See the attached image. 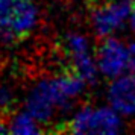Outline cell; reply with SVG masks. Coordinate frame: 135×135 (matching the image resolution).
Listing matches in <instances>:
<instances>
[{
	"label": "cell",
	"instance_id": "obj_11",
	"mask_svg": "<svg viewBox=\"0 0 135 135\" xmlns=\"http://www.w3.org/2000/svg\"><path fill=\"white\" fill-rule=\"evenodd\" d=\"M129 25H131L132 32L135 33V8H134V11L131 12V17H129Z\"/></svg>",
	"mask_w": 135,
	"mask_h": 135
},
{
	"label": "cell",
	"instance_id": "obj_12",
	"mask_svg": "<svg viewBox=\"0 0 135 135\" xmlns=\"http://www.w3.org/2000/svg\"><path fill=\"white\" fill-rule=\"evenodd\" d=\"M123 2H128V3H135V0H123Z\"/></svg>",
	"mask_w": 135,
	"mask_h": 135
},
{
	"label": "cell",
	"instance_id": "obj_4",
	"mask_svg": "<svg viewBox=\"0 0 135 135\" xmlns=\"http://www.w3.org/2000/svg\"><path fill=\"white\" fill-rule=\"evenodd\" d=\"M65 52L71 61L70 68L79 73L86 84H94L97 80V62L90 55V44L80 33H68L65 37Z\"/></svg>",
	"mask_w": 135,
	"mask_h": 135
},
{
	"label": "cell",
	"instance_id": "obj_5",
	"mask_svg": "<svg viewBox=\"0 0 135 135\" xmlns=\"http://www.w3.org/2000/svg\"><path fill=\"white\" fill-rule=\"evenodd\" d=\"M129 65V50L114 37L103 38L97 50V67L106 78H117Z\"/></svg>",
	"mask_w": 135,
	"mask_h": 135
},
{
	"label": "cell",
	"instance_id": "obj_6",
	"mask_svg": "<svg viewBox=\"0 0 135 135\" xmlns=\"http://www.w3.org/2000/svg\"><path fill=\"white\" fill-rule=\"evenodd\" d=\"M26 108L27 112L38 122H47L53 115V111L58 108L53 79H44L32 90L26 102Z\"/></svg>",
	"mask_w": 135,
	"mask_h": 135
},
{
	"label": "cell",
	"instance_id": "obj_9",
	"mask_svg": "<svg viewBox=\"0 0 135 135\" xmlns=\"http://www.w3.org/2000/svg\"><path fill=\"white\" fill-rule=\"evenodd\" d=\"M12 102L14 97L11 91L6 86H0V132H5V129H6V117L9 114L11 106H12Z\"/></svg>",
	"mask_w": 135,
	"mask_h": 135
},
{
	"label": "cell",
	"instance_id": "obj_2",
	"mask_svg": "<svg viewBox=\"0 0 135 135\" xmlns=\"http://www.w3.org/2000/svg\"><path fill=\"white\" fill-rule=\"evenodd\" d=\"M65 132L71 134H102L112 135L122 131V118L112 106L82 108L65 124Z\"/></svg>",
	"mask_w": 135,
	"mask_h": 135
},
{
	"label": "cell",
	"instance_id": "obj_7",
	"mask_svg": "<svg viewBox=\"0 0 135 135\" xmlns=\"http://www.w3.org/2000/svg\"><path fill=\"white\" fill-rule=\"evenodd\" d=\"M108 100L120 115H135V74L114 78L108 90Z\"/></svg>",
	"mask_w": 135,
	"mask_h": 135
},
{
	"label": "cell",
	"instance_id": "obj_8",
	"mask_svg": "<svg viewBox=\"0 0 135 135\" xmlns=\"http://www.w3.org/2000/svg\"><path fill=\"white\" fill-rule=\"evenodd\" d=\"M38 123L40 122L29 112H23L15 115L11 122H8V128H9V132L12 134H38L41 132Z\"/></svg>",
	"mask_w": 135,
	"mask_h": 135
},
{
	"label": "cell",
	"instance_id": "obj_10",
	"mask_svg": "<svg viewBox=\"0 0 135 135\" xmlns=\"http://www.w3.org/2000/svg\"><path fill=\"white\" fill-rule=\"evenodd\" d=\"M128 50H129V68L135 74V43L131 44L128 47Z\"/></svg>",
	"mask_w": 135,
	"mask_h": 135
},
{
	"label": "cell",
	"instance_id": "obj_1",
	"mask_svg": "<svg viewBox=\"0 0 135 135\" xmlns=\"http://www.w3.org/2000/svg\"><path fill=\"white\" fill-rule=\"evenodd\" d=\"M38 23L33 0H0V38L6 43L27 37Z\"/></svg>",
	"mask_w": 135,
	"mask_h": 135
},
{
	"label": "cell",
	"instance_id": "obj_3",
	"mask_svg": "<svg viewBox=\"0 0 135 135\" xmlns=\"http://www.w3.org/2000/svg\"><path fill=\"white\" fill-rule=\"evenodd\" d=\"M131 17V6L128 2L112 0L103 2L93 8L91 21L94 32L100 38H108L120 31Z\"/></svg>",
	"mask_w": 135,
	"mask_h": 135
}]
</instances>
